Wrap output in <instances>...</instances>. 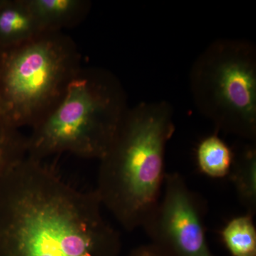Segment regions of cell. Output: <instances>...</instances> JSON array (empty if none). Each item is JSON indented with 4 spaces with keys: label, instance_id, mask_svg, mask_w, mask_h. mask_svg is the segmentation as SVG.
<instances>
[{
    "label": "cell",
    "instance_id": "cell-2",
    "mask_svg": "<svg viewBox=\"0 0 256 256\" xmlns=\"http://www.w3.org/2000/svg\"><path fill=\"white\" fill-rule=\"evenodd\" d=\"M168 102H141L128 109L100 160L95 191L122 228H142L164 190L166 146L175 132Z\"/></svg>",
    "mask_w": 256,
    "mask_h": 256
},
{
    "label": "cell",
    "instance_id": "cell-9",
    "mask_svg": "<svg viewBox=\"0 0 256 256\" xmlns=\"http://www.w3.org/2000/svg\"><path fill=\"white\" fill-rule=\"evenodd\" d=\"M237 196L247 214H256V150L252 146L244 148L238 156L234 154L230 174Z\"/></svg>",
    "mask_w": 256,
    "mask_h": 256
},
{
    "label": "cell",
    "instance_id": "cell-8",
    "mask_svg": "<svg viewBox=\"0 0 256 256\" xmlns=\"http://www.w3.org/2000/svg\"><path fill=\"white\" fill-rule=\"evenodd\" d=\"M45 33L60 32L84 20L92 3L86 0H26Z\"/></svg>",
    "mask_w": 256,
    "mask_h": 256
},
{
    "label": "cell",
    "instance_id": "cell-1",
    "mask_svg": "<svg viewBox=\"0 0 256 256\" xmlns=\"http://www.w3.org/2000/svg\"><path fill=\"white\" fill-rule=\"evenodd\" d=\"M95 190L26 156L0 184V256H120V235Z\"/></svg>",
    "mask_w": 256,
    "mask_h": 256
},
{
    "label": "cell",
    "instance_id": "cell-7",
    "mask_svg": "<svg viewBox=\"0 0 256 256\" xmlns=\"http://www.w3.org/2000/svg\"><path fill=\"white\" fill-rule=\"evenodd\" d=\"M44 33L26 0H0V50L20 46Z\"/></svg>",
    "mask_w": 256,
    "mask_h": 256
},
{
    "label": "cell",
    "instance_id": "cell-11",
    "mask_svg": "<svg viewBox=\"0 0 256 256\" xmlns=\"http://www.w3.org/2000/svg\"><path fill=\"white\" fill-rule=\"evenodd\" d=\"M222 238L233 256H256V228L254 216L236 217L222 230Z\"/></svg>",
    "mask_w": 256,
    "mask_h": 256
},
{
    "label": "cell",
    "instance_id": "cell-5",
    "mask_svg": "<svg viewBox=\"0 0 256 256\" xmlns=\"http://www.w3.org/2000/svg\"><path fill=\"white\" fill-rule=\"evenodd\" d=\"M190 88L196 107L218 131L256 138V52L236 40L212 43L194 64Z\"/></svg>",
    "mask_w": 256,
    "mask_h": 256
},
{
    "label": "cell",
    "instance_id": "cell-4",
    "mask_svg": "<svg viewBox=\"0 0 256 256\" xmlns=\"http://www.w3.org/2000/svg\"><path fill=\"white\" fill-rule=\"evenodd\" d=\"M82 68L76 44L63 32L0 50V120L32 129L58 107Z\"/></svg>",
    "mask_w": 256,
    "mask_h": 256
},
{
    "label": "cell",
    "instance_id": "cell-6",
    "mask_svg": "<svg viewBox=\"0 0 256 256\" xmlns=\"http://www.w3.org/2000/svg\"><path fill=\"white\" fill-rule=\"evenodd\" d=\"M204 207L180 173H166L159 204L142 228L165 256H214L207 242Z\"/></svg>",
    "mask_w": 256,
    "mask_h": 256
},
{
    "label": "cell",
    "instance_id": "cell-10",
    "mask_svg": "<svg viewBox=\"0 0 256 256\" xmlns=\"http://www.w3.org/2000/svg\"><path fill=\"white\" fill-rule=\"evenodd\" d=\"M196 158L204 174L212 178H222L230 174L234 153L217 134H213L200 143Z\"/></svg>",
    "mask_w": 256,
    "mask_h": 256
},
{
    "label": "cell",
    "instance_id": "cell-12",
    "mask_svg": "<svg viewBox=\"0 0 256 256\" xmlns=\"http://www.w3.org/2000/svg\"><path fill=\"white\" fill-rule=\"evenodd\" d=\"M28 156V137L0 120V184L6 173Z\"/></svg>",
    "mask_w": 256,
    "mask_h": 256
},
{
    "label": "cell",
    "instance_id": "cell-13",
    "mask_svg": "<svg viewBox=\"0 0 256 256\" xmlns=\"http://www.w3.org/2000/svg\"><path fill=\"white\" fill-rule=\"evenodd\" d=\"M128 256H165L152 244L140 246L133 249Z\"/></svg>",
    "mask_w": 256,
    "mask_h": 256
},
{
    "label": "cell",
    "instance_id": "cell-3",
    "mask_svg": "<svg viewBox=\"0 0 256 256\" xmlns=\"http://www.w3.org/2000/svg\"><path fill=\"white\" fill-rule=\"evenodd\" d=\"M129 108L122 84L104 69L82 68L53 112L32 128L28 156L73 154L100 161Z\"/></svg>",
    "mask_w": 256,
    "mask_h": 256
}]
</instances>
